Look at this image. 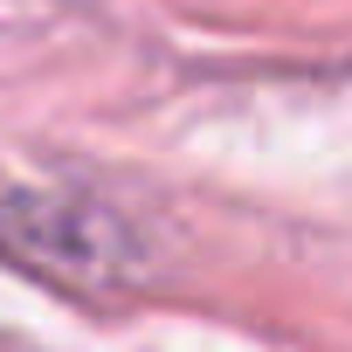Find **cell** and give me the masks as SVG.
Returning <instances> with one entry per match:
<instances>
[{
	"label": "cell",
	"mask_w": 352,
	"mask_h": 352,
	"mask_svg": "<svg viewBox=\"0 0 352 352\" xmlns=\"http://www.w3.org/2000/svg\"><path fill=\"white\" fill-rule=\"evenodd\" d=\"M0 249L21 270L69 283V290H118L145 263L138 235L124 228L118 208L104 201H69V194H28L14 208H0Z\"/></svg>",
	"instance_id": "obj_1"
}]
</instances>
